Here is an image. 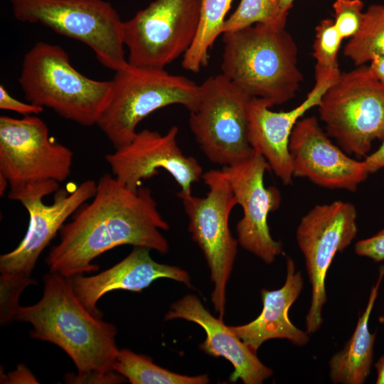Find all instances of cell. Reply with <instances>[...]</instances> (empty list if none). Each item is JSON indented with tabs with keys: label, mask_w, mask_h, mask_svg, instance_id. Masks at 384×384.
Listing matches in <instances>:
<instances>
[{
	"label": "cell",
	"mask_w": 384,
	"mask_h": 384,
	"mask_svg": "<svg viewBox=\"0 0 384 384\" xmlns=\"http://www.w3.org/2000/svg\"><path fill=\"white\" fill-rule=\"evenodd\" d=\"M169 225L158 210L149 188L134 191L111 174L97 182L92 200L83 204L60 230L59 242L46 259L49 272L70 278L99 270L92 262L120 245L169 251L161 230Z\"/></svg>",
	"instance_id": "6da1fadb"
},
{
	"label": "cell",
	"mask_w": 384,
	"mask_h": 384,
	"mask_svg": "<svg viewBox=\"0 0 384 384\" xmlns=\"http://www.w3.org/2000/svg\"><path fill=\"white\" fill-rule=\"evenodd\" d=\"M43 282L41 299L31 306H19L15 319L31 324V338L53 343L70 356L78 374L66 375L69 383L124 382L113 370L119 351L116 327L82 304L69 278L49 272Z\"/></svg>",
	"instance_id": "7a4b0ae2"
},
{
	"label": "cell",
	"mask_w": 384,
	"mask_h": 384,
	"mask_svg": "<svg viewBox=\"0 0 384 384\" xmlns=\"http://www.w3.org/2000/svg\"><path fill=\"white\" fill-rule=\"evenodd\" d=\"M222 74L270 107L293 99L303 81L297 44L285 27L256 23L223 33Z\"/></svg>",
	"instance_id": "3957f363"
},
{
	"label": "cell",
	"mask_w": 384,
	"mask_h": 384,
	"mask_svg": "<svg viewBox=\"0 0 384 384\" xmlns=\"http://www.w3.org/2000/svg\"><path fill=\"white\" fill-rule=\"evenodd\" d=\"M18 82L28 102L87 127L97 124L112 87V80L82 75L62 47L46 42L36 43L26 53Z\"/></svg>",
	"instance_id": "277c9868"
},
{
	"label": "cell",
	"mask_w": 384,
	"mask_h": 384,
	"mask_svg": "<svg viewBox=\"0 0 384 384\" xmlns=\"http://www.w3.org/2000/svg\"><path fill=\"white\" fill-rule=\"evenodd\" d=\"M109 101L97 125L114 148L129 144L139 123L159 109L180 105L195 110L200 85L164 68H139L129 64L115 72Z\"/></svg>",
	"instance_id": "5b68a950"
},
{
	"label": "cell",
	"mask_w": 384,
	"mask_h": 384,
	"mask_svg": "<svg viewBox=\"0 0 384 384\" xmlns=\"http://www.w3.org/2000/svg\"><path fill=\"white\" fill-rule=\"evenodd\" d=\"M318 107L326 134L348 154L365 159L374 141L384 142V85L369 66L341 73Z\"/></svg>",
	"instance_id": "8992f818"
},
{
	"label": "cell",
	"mask_w": 384,
	"mask_h": 384,
	"mask_svg": "<svg viewBox=\"0 0 384 384\" xmlns=\"http://www.w3.org/2000/svg\"><path fill=\"white\" fill-rule=\"evenodd\" d=\"M19 21L41 23L89 46L105 67L125 68L123 23L112 4L104 0H9Z\"/></svg>",
	"instance_id": "52a82bcc"
},
{
	"label": "cell",
	"mask_w": 384,
	"mask_h": 384,
	"mask_svg": "<svg viewBox=\"0 0 384 384\" xmlns=\"http://www.w3.org/2000/svg\"><path fill=\"white\" fill-rule=\"evenodd\" d=\"M201 178L208 190L198 197L177 193L188 218V231L202 250L214 288L211 300L219 318H223L226 285L238 252V239L231 234L229 218L237 201L229 180L221 170H210Z\"/></svg>",
	"instance_id": "ba28073f"
},
{
	"label": "cell",
	"mask_w": 384,
	"mask_h": 384,
	"mask_svg": "<svg viewBox=\"0 0 384 384\" xmlns=\"http://www.w3.org/2000/svg\"><path fill=\"white\" fill-rule=\"evenodd\" d=\"M251 99L222 73L208 77L200 85L199 102L190 112L188 124L210 162L230 166L254 151L247 137Z\"/></svg>",
	"instance_id": "9c48e42d"
},
{
	"label": "cell",
	"mask_w": 384,
	"mask_h": 384,
	"mask_svg": "<svg viewBox=\"0 0 384 384\" xmlns=\"http://www.w3.org/2000/svg\"><path fill=\"white\" fill-rule=\"evenodd\" d=\"M73 161V151L50 138L39 117H0V174L8 181L9 193L45 182L63 183Z\"/></svg>",
	"instance_id": "30bf717a"
},
{
	"label": "cell",
	"mask_w": 384,
	"mask_h": 384,
	"mask_svg": "<svg viewBox=\"0 0 384 384\" xmlns=\"http://www.w3.org/2000/svg\"><path fill=\"white\" fill-rule=\"evenodd\" d=\"M201 7V0H155L124 21L129 64L164 68L183 55L197 34Z\"/></svg>",
	"instance_id": "8fae6325"
},
{
	"label": "cell",
	"mask_w": 384,
	"mask_h": 384,
	"mask_svg": "<svg viewBox=\"0 0 384 384\" xmlns=\"http://www.w3.org/2000/svg\"><path fill=\"white\" fill-rule=\"evenodd\" d=\"M358 233L357 211L349 202L336 201L314 206L301 219L296 230L311 284V301L305 318L306 331L319 330L326 302V279L338 252L346 250Z\"/></svg>",
	"instance_id": "7c38bea8"
},
{
	"label": "cell",
	"mask_w": 384,
	"mask_h": 384,
	"mask_svg": "<svg viewBox=\"0 0 384 384\" xmlns=\"http://www.w3.org/2000/svg\"><path fill=\"white\" fill-rule=\"evenodd\" d=\"M97 182L82 181L70 193L59 189V183L50 181L10 193L8 198L20 202L28 213L26 235L12 251L0 257L1 275L31 279L35 265L44 249L65 220L85 202L92 198Z\"/></svg>",
	"instance_id": "4fadbf2b"
},
{
	"label": "cell",
	"mask_w": 384,
	"mask_h": 384,
	"mask_svg": "<svg viewBox=\"0 0 384 384\" xmlns=\"http://www.w3.org/2000/svg\"><path fill=\"white\" fill-rule=\"evenodd\" d=\"M178 129L171 127L166 133L148 129L137 132L132 140L105 156L112 174L129 188L136 191L142 181L167 171L181 188L177 193H192V185L203 174L193 156L185 155L177 143Z\"/></svg>",
	"instance_id": "5bb4252c"
},
{
	"label": "cell",
	"mask_w": 384,
	"mask_h": 384,
	"mask_svg": "<svg viewBox=\"0 0 384 384\" xmlns=\"http://www.w3.org/2000/svg\"><path fill=\"white\" fill-rule=\"evenodd\" d=\"M270 167L265 159L253 151L232 165L223 166L243 215L236 225L239 245L267 264L282 253V244L272 237L267 218L281 203L279 191L265 186V174Z\"/></svg>",
	"instance_id": "9a60e30c"
},
{
	"label": "cell",
	"mask_w": 384,
	"mask_h": 384,
	"mask_svg": "<svg viewBox=\"0 0 384 384\" xmlns=\"http://www.w3.org/2000/svg\"><path fill=\"white\" fill-rule=\"evenodd\" d=\"M289 150L293 177L306 178L321 187L354 192L370 175L364 160L351 158L334 144L314 116L297 122Z\"/></svg>",
	"instance_id": "2e32d148"
},
{
	"label": "cell",
	"mask_w": 384,
	"mask_h": 384,
	"mask_svg": "<svg viewBox=\"0 0 384 384\" xmlns=\"http://www.w3.org/2000/svg\"><path fill=\"white\" fill-rule=\"evenodd\" d=\"M338 77L315 74V85L305 100L289 111L274 112L262 100L252 97L248 105L247 137L252 150L262 156L282 183L293 178L289 139L297 122L310 109L318 107L326 90Z\"/></svg>",
	"instance_id": "e0dca14e"
},
{
	"label": "cell",
	"mask_w": 384,
	"mask_h": 384,
	"mask_svg": "<svg viewBox=\"0 0 384 384\" xmlns=\"http://www.w3.org/2000/svg\"><path fill=\"white\" fill-rule=\"evenodd\" d=\"M165 319H183L200 325L206 333V338L199 348L233 364L230 381L240 379L245 384H261L272 376V369L260 361L256 353L225 325L222 319L214 317L196 296L188 294L174 302Z\"/></svg>",
	"instance_id": "ac0fdd59"
},
{
	"label": "cell",
	"mask_w": 384,
	"mask_h": 384,
	"mask_svg": "<svg viewBox=\"0 0 384 384\" xmlns=\"http://www.w3.org/2000/svg\"><path fill=\"white\" fill-rule=\"evenodd\" d=\"M150 250L146 247H135L122 260L99 274L70 277L75 294L90 311L102 314L97 308V303L110 292H141L154 281L161 278L174 279L191 287L186 271L156 262L151 257Z\"/></svg>",
	"instance_id": "d6986e66"
},
{
	"label": "cell",
	"mask_w": 384,
	"mask_h": 384,
	"mask_svg": "<svg viewBox=\"0 0 384 384\" xmlns=\"http://www.w3.org/2000/svg\"><path fill=\"white\" fill-rule=\"evenodd\" d=\"M286 264L287 275L282 287L260 291L262 310L260 315L248 324L230 326L232 331L255 353L270 339H286L299 347L304 346L309 341V334L297 328L289 317V309L303 289L304 279L289 256Z\"/></svg>",
	"instance_id": "ffe728a7"
},
{
	"label": "cell",
	"mask_w": 384,
	"mask_h": 384,
	"mask_svg": "<svg viewBox=\"0 0 384 384\" xmlns=\"http://www.w3.org/2000/svg\"><path fill=\"white\" fill-rule=\"evenodd\" d=\"M384 278V265L372 286L365 309L359 315L354 331L343 347L329 362L331 381L335 384H363L370 375L373 361L375 333H371L369 321Z\"/></svg>",
	"instance_id": "44dd1931"
},
{
	"label": "cell",
	"mask_w": 384,
	"mask_h": 384,
	"mask_svg": "<svg viewBox=\"0 0 384 384\" xmlns=\"http://www.w3.org/2000/svg\"><path fill=\"white\" fill-rule=\"evenodd\" d=\"M233 0H201L197 34L190 48L183 55V69L198 73L208 63L209 50L223 34L225 17Z\"/></svg>",
	"instance_id": "7402d4cb"
},
{
	"label": "cell",
	"mask_w": 384,
	"mask_h": 384,
	"mask_svg": "<svg viewBox=\"0 0 384 384\" xmlns=\"http://www.w3.org/2000/svg\"><path fill=\"white\" fill-rule=\"evenodd\" d=\"M113 370L132 384H206L210 382L207 375L188 376L175 373L156 365L150 358L129 349L119 350Z\"/></svg>",
	"instance_id": "603a6c76"
},
{
	"label": "cell",
	"mask_w": 384,
	"mask_h": 384,
	"mask_svg": "<svg viewBox=\"0 0 384 384\" xmlns=\"http://www.w3.org/2000/svg\"><path fill=\"white\" fill-rule=\"evenodd\" d=\"M357 67L384 54V6L372 4L363 14L361 26L343 49Z\"/></svg>",
	"instance_id": "cb8c5ba5"
},
{
	"label": "cell",
	"mask_w": 384,
	"mask_h": 384,
	"mask_svg": "<svg viewBox=\"0 0 384 384\" xmlns=\"http://www.w3.org/2000/svg\"><path fill=\"white\" fill-rule=\"evenodd\" d=\"M287 15L281 9L280 0H240L235 11L225 20L223 33L256 23L285 27Z\"/></svg>",
	"instance_id": "d4e9b609"
},
{
	"label": "cell",
	"mask_w": 384,
	"mask_h": 384,
	"mask_svg": "<svg viewBox=\"0 0 384 384\" xmlns=\"http://www.w3.org/2000/svg\"><path fill=\"white\" fill-rule=\"evenodd\" d=\"M343 39L334 24V21L325 18L315 29L313 57L316 60L315 73L341 74L338 53Z\"/></svg>",
	"instance_id": "484cf974"
},
{
	"label": "cell",
	"mask_w": 384,
	"mask_h": 384,
	"mask_svg": "<svg viewBox=\"0 0 384 384\" xmlns=\"http://www.w3.org/2000/svg\"><path fill=\"white\" fill-rule=\"evenodd\" d=\"M36 282L32 278L23 279L1 275L0 277V321L1 325H6L15 319L19 307L18 299L21 293L29 285Z\"/></svg>",
	"instance_id": "4316f807"
},
{
	"label": "cell",
	"mask_w": 384,
	"mask_h": 384,
	"mask_svg": "<svg viewBox=\"0 0 384 384\" xmlns=\"http://www.w3.org/2000/svg\"><path fill=\"white\" fill-rule=\"evenodd\" d=\"M363 6L361 0L334 1V24L342 39L351 38L359 29L363 18Z\"/></svg>",
	"instance_id": "83f0119b"
},
{
	"label": "cell",
	"mask_w": 384,
	"mask_h": 384,
	"mask_svg": "<svg viewBox=\"0 0 384 384\" xmlns=\"http://www.w3.org/2000/svg\"><path fill=\"white\" fill-rule=\"evenodd\" d=\"M354 251L357 255L375 262H384V228L373 236L358 241Z\"/></svg>",
	"instance_id": "f1b7e54d"
},
{
	"label": "cell",
	"mask_w": 384,
	"mask_h": 384,
	"mask_svg": "<svg viewBox=\"0 0 384 384\" xmlns=\"http://www.w3.org/2000/svg\"><path fill=\"white\" fill-rule=\"evenodd\" d=\"M0 108L14 111L24 116L40 114L44 109L32 103H24L16 100L9 94L2 85L0 86Z\"/></svg>",
	"instance_id": "f546056e"
},
{
	"label": "cell",
	"mask_w": 384,
	"mask_h": 384,
	"mask_svg": "<svg viewBox=\"0 0 384 384\" xmlns=\"http://www.w3.org/2000/svg\"><path fill=\"white\" fill-rule=\"evenodd\" d=\"M1 383H38L32 373L23 364L18 365L16 370L3 375Z\"/></svg>",
	"instance_id": "4dcf8cb0"
},
{
	"label": "cell",
	"mask_w": 384,
	"mask_h": 384,
	"mask_svg": "<svg viewBox=\"0 0 384 384\" xmlns=\"http://www.w3.org/2000/svg\"><path fill=\"white\" fill-rule=\"evenodd\" d=\"M363 160L370 174L384 169V142L375 151L368 154Z\"/></svg>",
	"instance_id": "1f68e13d"
},
{
	"label": "cell",
	"mask_w": 384,
	"mask_h": 384,
	"mask_svg": "<svg viewBox=\"0 0 384 384\" xmlns=\"http://www.w3.org/2000/svg\"><path fill=\"white\" fill-rule=\"evenodd\" d=\"M369 68L374 76L384 85V54L373 57Z\"/></svg>",
	"instance_id": "d6a6232c"
},
{
	"label": "cell",
	"mask_w": 384,
	"mask_h": 384,
	"mask_svg": "<svg viewBox=\"0 0 384 384\" xmlns=\"http://www.w3.org/2000/svg\"><path fill=\"white\" fill-rule=\"evenodd\" d=\"M376 370V384H384V354L380 356L375 364Z\"/></svg>",
	"instance_id": "836d02e7"
},
{
	"label": "cell",
	"mask_w": 384,
	"mask_h": 384,
	"mask_svg": "<svg viewBox=\"0 0 384 384\" xmlns=\"http://www.w3.org/2000/svg\"><path fill=\"white\" fill-rule=\"evenodd\" d=\"M294 0H280L281 9L284 12H289Z\"/></svg>",
	"instance_id": "e575fe53"
},
{
	"label": "cell",
	"mask_w": 384,
	"mask_h": 384,
	"mask_svg": "<svg viewBox=\"0 0 384 384\" xmlns=\"http://www.w3.org/2000/svg\"><path fill=\"white\" fill-rule=\"evenodd\" d=\"M9 186L7 179L1 174H0V194L4 196L6 188Z\"/></svg>",
	"instance_id": "d590c367"
},
{
	"label": "cell",
	"mask_w": 384,
	"mask_h": 384,
	"mask_svg": "<svg viewBox=\"0 0 384 384\" xmlns=\"http://www.w3.org/2000/svg\"><path fill=\"white\" fill-rule=\"evenodd\" d=\"M382 320H383V323H384V305H383V317H382Z\"/></svg>",
	"instance_id": "8d00e7d4"
}]
</instances>
